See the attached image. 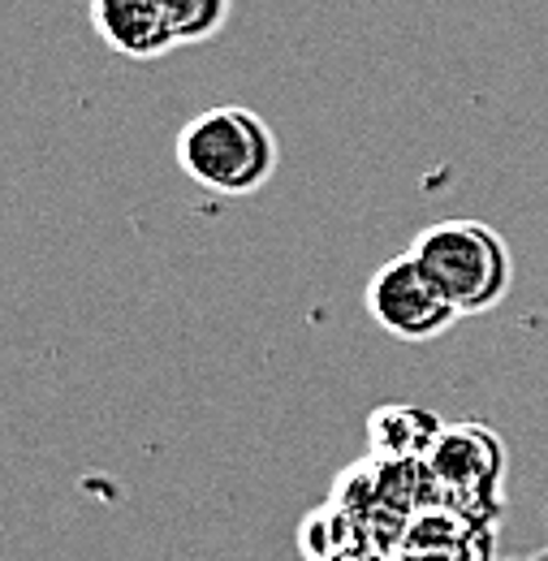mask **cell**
<instances>
[{
    "label": "cell",
    "instance_id": "obj_1",
    "mask_svg": "<svg viewBox=\"0 0 548 561\" xmlns=\"http://www.w3.org/2000/svg\"><path fill=\"white\" fill-rule=\"evenodd\" d=\"M273 126L238 104L207 108L178 135L182 173L216 195H255L276 169Z\"/></svg>",
    "mask_w": 548,
    "mask_h": 561
},
{
    "label": "cell",
    "instance_id": "obj_2",
    "mask_svg": "<svg viewBox=\"0 0 548 561\" xmlns=\"http://www.w3.org/2000/svg\"><path fill=\"white\" fill-rule=\"evenodd\" d=\"M411 255L445 289L458 316L492 311L510 294V280H514V260H510L505 238L471 216L427 225L411 242Z\"/></svg>",
    "mask_w": 548,
    "mask_h": 561
},
{
    "label": "cell",
    "instance_id": "obj_3",
    "mask_svg": "<svg viewBox=\"0 0 548 561\" xmlns=\"http://www.w3.org/2000/svg\"><path fill=\"white\" fill-rule=\"evenodd\" d=\"M367 311L376 316V324L402 342H427L436 333H445L454 320H463L454 311V302L445 298V289L423 273V264L411 251L389 260L372 285H367Z\"/></svg>",
    "mask_w": 548,
    "mask_h": 561
},
{
    "label": "cell",
    "instance_id": "obj_4",
    "mask_svg": "<svg viewBox=\"0 0 548 561\" xmlns=\"http://www.w3.org/2000/svg\"><path fill=\"white\" fill-rule=\"evenodd\" d=\"M95 35L130 61H156L178 48L173 22L160 0H91L87 4Z\"/></svg>",
    "mask_w": 548,
    "mask_h": 561
},
{
    "label": "cell",
    "instance_id": "obj_5",
    "mask_svg": "<svg viewBox=\"0 0 548 561\" xmlns=\"http://www.w3.org/2000/svg\"><path fill=\"white\" fill-rule=\"evenodd\" d=\"M160 4L173 22L178 48L182 44H207L212 35H220L225 22H229V9H233V0H160Z\"/></svg>",
    "mask_w": 548,
    "mask_h": 561
}]
</instances>
